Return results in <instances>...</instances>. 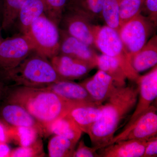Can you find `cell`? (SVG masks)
Masks as SVG:
<instances>
[{
	"mask_svg": "<svg viewBox=\"0 0 157 157\" xmlns=\"http://www.w3.org/2000/svg\"><path fill=\"white\" fill-rule=\"evenodd\" d=\"M139 88L125 86L116 87L103 104L102 115L94 124L88 135L93 146L101 149L108 145L121 123L135 108Z\"/></svg>",
	"mask_w": 157,
	"mask_h": 157,
	"instance_id": "6da1fadb",
	"label": "cell"
},
{
	"mask_svg": "<svg viewBox=\"0 0 157 157\" xmlns=\"http://www.w3.org/2000/svg\"><path fill=\"white\" fill-rule=\"evenodd\" d=\"M6 99L25 108L45 131L49 124L76 107L45 87L15 86L10 89Z\"/></svg>",
	"mask_w": 157,
	"mask_h": 157,
	"instance_id": "7a4b0ae2",
	"label": "cell"
},
{
	"mask_svg": "<svg viewBox=\"0 0 157 157\" xmlns=\"http://www.w3.org/2000/svg\"><path fill=\"white\" fill-rule=\"evenodd\" d=\"M60 80L49 60L36 50L15 67L0 70V81L9 87H45Z\"/></svg>",
	"mask_w": 157,
	"mask_h": 157,
	"instance_id": "3957f363",
	"label": "cell"
},
{
	"mask_svg": "<svg viewBox=\"0 0 157 157\" xmlns=\"http://www.w3.org/2000/svg\"><path fill=\"white\" fill-rule=\"evenodd\" d=\"M93 33L95 48L102 54L115 59L127 78L136 82L140 75L133 68L131 57L117 31L106 25H93Z\"/></svg>",
	"mask_w": 157,
	"mask_h": 157,
	"instance_id": "277c9868",
	"label": "cell"
},
{
	"mask_svg": "<svg viewBox=\"0 0 157 157\" xmlns=\"http://www.w3.org/2000/svg\"><path fill=\"white\" fill-rule=\"evenodd\" d=\"M38 53L50 59L59 53V26L43 14L32 24L25 34Z\"/></svg>",
	"mask_w": 157,
	"mask_h": 157,
	"instance_id": "5b68a950",
	"label": "cell"
},
{
	"mask_svg": "<svg viewBox=\"0 0 157 157\" xmlns=\"http://www.w3.org/2000/svg\"><path fill=\"white\" fill-rule=\"evenodd\" d=\"M156 26L148 17L140 14L121 27L118 33L131 60L146 44Z\"/></svg>",
	"mask_w": 157,
	"mask_h": 157,
	"instance_id": "8992f818",
	"label": "cell"
},
{
	"mask_svg": "<svg viewBox=\"0 0 157 157\" xmlns=\"http://www.w3.org/2000/svg\"><path fill=\"white\" fill-rule=\"evenodd\" d=\"M35 50L27 36L17 33L0 43V70L15 67Z\"/></svg>",
	"mask_w": 157,
	"mask_h": 157,
	"instance_id": "52a82bcc",
	"label": "cell"
},
{
	"mask_svg": "<svg viewBox=\"0 0 157 157\" xmlns=\"http://www.w3.org/2000/svg\"><path fill=\"white\" fill-rule=\"evenodd\" d=\"M157 108L151 105L131 127L124 129L120 134L114 136L107 146L123 140L139 139L148 140L157 136Z\"/></svg>",
	"mask_w": 157,
	"mask_h": 157,
	"instance_id": "ba28073f",
	"label": "cell"
},
{
	"mask_svg": "<svg viewBox=\"0 0 157 157\" xmlns=\"http://www.w3.org/2000/svg\"><path fill=\"white\" fill-rule=\"evenodd\" d=\"M139 88V98L135 110L124 129L135 123L144 113L157 97V67L156 65L149 73L139 76L137 82Z\"/></svg>",
	"mask_w": 157,
	"mask_h": 157,
	"instance_id": "9c48e42d",
	"label": "cell"
},
{
	"mask_svg": "<svg viewBox=\"0 0 157 157\" xmlns=\"http://www.w3.org/2000/svg\"><path fill=\"white\" fill-rule=\"evenodd\" d=\"M91 21L78 12L65 9L59 24L60 29L81 42L95 48Z\"/></svg>",
	"mask_w": 157,
	"mask_h": 157,
	"instance_id": "30bf717a",
	"label": "cell"
},
{
	"mask_svg": "<svg viewBox=\"0 0 157 157\" xmlns=\"http://www.w3.org/2000/svg\"><path fill=\"white\" fill-rule=\"evenodd\" d=\"M75 107L101 105L94 100L80 83L70 80H60L45 87Z\"/></svg>",
	"mask_w": 157,
	"mask_h": 157,
	"instance_id": "8fae6325",
	"label": "cell"
},
{
	"mask_svg": "<svg viewBox=\"0 0 157 157\" xmlns=\"http://www.w3.org/2000/svg\"><path fill=\"white\" fill-rule=\"evenodd\" d=\"M59 29V53L86 63L93 69L97 67L98 55L92 47Z\"/></svg>",
	"mask_w": 157,
	"mask_h": 157,
	"instance_id": "7c38bea8",
	"label": "cell"
},
{
	"mask_svg": "<svg viewBox=\"0 0 157 157\" xmlns=\"http://www.w3.org/2000/svg\"><path fill=\"white\" fill-rule=\"evenodd\" d=\"M0 113L3 121L10 126L31 127L37 130L41 137L46 136L44 127L25 108L18 104L7 102Z\"/></svg>",
	"mask_w": 157,
	"mask_h": 157,
	"instance_id": "4fadbf2b",
	"label": "cell"
},
{
	"mask_svg": "<svg viewBox=\"0 0 157 157\" xmlns=\"http://www.w3.org/2000/svg\"><path fill=\"white\" fill-rule=\"evenodd\" d=\"M49 60L58 75L63 80L72 81L79 79L93 69L84 62L61 54H58Z\"/></svg>",
	"mask_w": 157,
	"mask_h": 157,
	"instance_id": "5bb4252c",
	"label": "cell"
},
{
	"mask_svg": "<svg viewBox=\"0 0 157 157\" xmlns=\"http://www.w3.org/2000/svg\"><path fill=\"white\" fill-rule=\"evenodd\" d=\"M79 83L100 104L107 101L116 87L112 77L101 70H98L92 77Z\"/></svg>",
	"mask_w": 157,
	"mask_h": 157,
	"instance_id": "9a60e30c",
	"label": "cell"
},
{
	"mask_svg": "<svg viewBox=\"0 0 157 157\" xmlns=\"http://www.w3.org/2000/svg\"><path fill=\"white\" fill-rule=\"evenodd\" d=\"M149 140L131 139L117 141L101 149L102 157H142Z\"/></svg>",
	"mask_w": 157,
	"mask_h": 157,
	"instance_id": "2e32d148",
	"label": "cell"
},
{
	"mask_svg": "<svg viewBox=\"0 0 157 157\" xmlns=\"http://www.w3.org/2000/svg\"><path fill=\"white\" fill-rule=\"evenodd\" d=\"M44 14V6L42 0H27L17 13L12 28L25 35L32 24Z\"/></svg>",
	"mask_w": 157,
	"mask_h": 157,
	"instance_id": "e0dca14e",
	"label": "cell"
},
{
	"mask_svg": "<svg viewBox=\"0 0 157 157\" xmlns=\"http://www.w3.org/2000/svg\"><path fill=\"white\" fill-rule=\"evenodd\" d=\"M46 136L57 135L68 138L76 143L82 132L69 113L51 123L45 128Z\"/></svg>",
	"mask_w": 157,
	"mask_h": 157,
	"instance_id": "ac0fdd59",
	"label": "cell"
},
{
	"mask_svg": "<svg viewBox=\"0 0 157 157\" xmlns=\"http://www.w3.org/2000/svg\"><path fill=\"white\" fill-rule=\"evenodd\" d=\"M132 63L137 73L155 67L157 63V36L155 35L132 57Z\"/></svg>",
	"mask_w": 157,
	"mask_h": 157,
	"instance_id": "d6986e66",
	"label": "cell"
},
{
	"mask_svg": "<svg viewBox=\"0 0 157 157\" xmlns=\"http://www.w3.org/2000/svg\"><path fill=\"white\" fill-rule=\"evenodd\" d=\"M103 104L97 106H80L71 109L69 114L82 132L87 135L94 124L102 115Z\"/></svg>",
	"mask_w": 157,
	"mask_h": 157,
	"instance_id": "ffe728a7",
	"label": "cell"
},
{
	"mask_svg": "<svg viewBox=\"0 0 157 157\" xmlns=\"http://www.w3.org/2000/svg\"><path fill=\"white\" fill-rule=\"evenodd\" d=\"M104 0H70L66 9L73 10L84 15L92 22L101 18Z\"/></svg>",
	"mask_w": 157,
	"mask_h": 157,
	"instance_id": "44dd1931",
	"label": "cell"
},
{
	"mask_svg": "<svg viewBox=\"0 0 157 157\" xmlns=\"http://www.w3.org/2000/svg\"><path fill=\"white\" fill-rule=\"evenodd\" d=\"M97 67L112 77L116 87L126 86V76L115 59L104 54L98 55Z\"/></svg>",
	"mask_w": 157,
	"mask_h": 157,
	"instance_id": "7402d4cb",
	"label": "cell"
},
{
	"mask_svg": "<svg viewBox=\"0 0 157 157\" xmlns=\"http://www.w3.org/2000/svg\"><path fill=\"white\" fill-rule=\"evenodd\" d=\"M77 144L66 137L54 135L48 142V156L72 157Z\"/></svg>",
	"mask_w": 157,
	"mask_h": 157,
	"instance_id": "603a6c76",
	"label": "cell"
},
{
	"mask_svg": "<svg viewBox=\"0 0 157 157\" xmlns=\"http://www.w3.org/2000/svg\"><path fill=\"white\" fill-rule=\"evenodd\" d=\"M9 133L11 141L19 146H29L42 137L37 130L31 127L9 126Z\"/></svg>",
	"mask_w": 157,
	"mask_h": 157,
	"instance_id": "cb8c5ba5",
	"label": "cell"
},
{
	"mask_svg": "<svg viewBox=\"0 0 157 157\" xmlns=\"http://www.w3.org/2000/svg\"><path fill=\"white\" fill-rule=\"evenodd\" d=\"M121 0H104L101 11V18L106 25L118 32L119 23L120 5Z\"/></svg>",
	"mask_w": 157,
	"mask_h": 157,
	"instance_id": "d4e9b609",
	"label": "cell"
},
{
	"mask_svg": "<svg viewBox=\"0 0 157 157\" xmlns=\"http://www.w3.org/2000/svg\"><path fill=\"white\" fill-rule=\"evenodd\" d=\"M144 1L145 0L121 1L119 13L120 28L141 14L143 11Z\"/></svg>",
	"mask_w": 157,
	"mask_h": 157,
	"instance_id": "484cf974",
	"label": "cell"
},
{
	"mask_svg": "<svg viewBox=\"0 0 157 157\" xmlns=\"http://www.w3.org/2000/svg\"><path fill=\"white\" fill-rule=\"evenodd\" d=\"M27 0H4L1 26L3 30L12 29L20 9Z\"/></svg>",
	"mask_w": 157,
	"mask_h": 157,
	"instance_id": "4316f807",
	"label": "cell"
},
{
	"mask_svg": "<svg viewBox=\"0 0 157 157\" xmlns=\"http://www.w3.org/2000/svg\"><path fill=\"white\" fill-rule=\"evenodd\" d=\"M70 0H42L44 14L59 26Z\"/></svg>",
	"mask_w": 157,
	"mask_h": 157,
	"instance_id": "83f0119b",
	"label": "cell"
},
{
	"mask_svg": "<svg viewBox=\"0 0 157 157\" xmlns=\"http://www.w3.org/2000/svg\"><path fill=\"white\" fill-rule=\"evenodd\" d=\"M45 154L41 137L29 146H19L11 150L10 157H44Z\"/></svg>",
	"mask_w": 157,
	"mask_h": 157,
	"instance_id": "f1b7e54d",
	"label": "cell"
},
{
	"mask_svg": "<svg viewBox=\"0 0 157 157\" xmlns=\"http://www.w3.org/2000/svg\"><path fill=\"white\" fill-rule=\"evenodd\" d=\"M100 149L98 146L89 147L86 146L83 140H81L78 143L77 148L75 149L73 152V157H99L100 155L97 153V151Z\"/></svg>",
	"mask_w": 157,
	"mask_h": 157,
	"instance_id": "f546056e",
	"label": "cell"
},
{
	"mask_svg": "<svg viewBox=\"0 0 157 157\" xmlns=\"http://www.w3.org/2000/svg\"><path fill=\"white\" fill-rule=\"evenodd\" d=\"M144 8L148 15L147 17L155 24V25H157V0H145L143 9Z\"/></svg>",
	"mask_w": 157,
	"mask_h": 157,
	"instance_id": "4dcf8cb0",
	"label": "cell"
},
{
	"mask_svg": "<svg viewBox=\"0 0 157 157\" xmlns=\"http://www.w3.org/2000/svg\"><path fill=\"white\" fill-rule=\"evenodd\" d=\"M157 156V136L149 140L142 157H153Z\"/></svg>",
	"mask_w": 157,
	"mask_h": 157,
	"instance_id": "1f68e13d",
	"label": "cell"
},
{
	"mask_svg": "<svg viewBox=\"0 0 157 157\" xmlns=\"http://www.w3.org/2000/svg\"><path fill=\"white\" fill-rule=\"evenodd\" d=\"M11 141L9 126L3 121H0V142L6 143Z\"/></svg>",
	"mask_w": 157,
	"mask_h": 157,
	"instance_id": "d6a6232c",
	"label": "cell"
},
{
	"mask_svg": "<svg viewBox=\"0 0 157 157\" xmlns=\"http://www.w3.org/2000/svg\"><path fill=\"white\" fill-rule=\"evenodd\" d=\"M11 150L7 143L0 142V157H10Z\"/></svg>",
	"mask_w": 157,
	"mask_h": 157,
	"instance_id": "836d02e7",
	"label": "cell"
},
{
	"mask_svg": "<svg viewBox=\"0 0 157 157\" xmlns=\"http://www.w3.org/2000/svg\"><path fill=\"white\" fill-rule=\"evenodd\" d=\"M10 89L9 86L0 81V100L6 99Z\"/></svg>",
	"mask_w": 157,
	"mask_h": 157,
	"instance_id": "e575fe53",
	"label": "cell"
},
{
	"mask_svg": "<svg viewBox=\"0 0 157 157\" xmlns=\"http://www.w3.org/2000/svg\"><path fill=\"white\" fill-rule=\"evenodd\" d=\"M3 2H4V0H0V23L1 24L2 18Z\"/></svg>",
	"mask_w": 157,
	"mask_h": 157,
	"instance_id": "d590c367",
	"label": "cell"
},
{
	"mask_svg": "<svg viewBox=\"0 0 157 157\" xmlns=\"http://www.w3.org/2000/svg\"><path fill=\"white\" fill-rule=\"evenodd\" d=\"M2 26H1V23H0V43L3 41L4 38H3L2 35Z\"/></svg>",
	"mask_w": 157,
	"mask_h": 157,
	"instance_id": "8d00e7d4",
	"label": "cell"
}]
</instances>
